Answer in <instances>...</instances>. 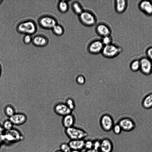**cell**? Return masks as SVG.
I'll use <instances>...</instances> for the list:
<instances>
[{"mask_svg": "<svg viewBox=\"0 0 152 152\" xmlns=\"http://www.w3.org/2000/svg\"><path fill=\"white\" fill-rule=\"evenodd\" d=\"M69 152H82V151L71 150Z\"/></svg>", "mask_w": 152, "mask_h": 152, "instance_id": "f35d334b", "label": "cell"}, {"mask_svg": "<svg viewBox=\"0 0 152 152\" xmlns=\"http://www.w3.org/2000/svg\"><path fill=\"white\" fill-rule=\"evenodd\" d=\"M93 148V140L88 139L85 140L84 149L88 150Z\"/></svg>", "mask_w": 152, "mask_h": 152, "instance_id": "4dcf8cb0", "label": "cell"}, {"mask_svg": "<svg viewBox=\"0 0 152 152\" xmlns=\"http://www.w3.org/2000/svg\"><path fill=\"white\" fill-rule=\"evenodd\" d=\"M64 133L70 140H85L88 135L85 130L74 126L65 129Z\"/></svg>", "mask_w": 152, "mask_h": 152, "instance_id": "6da1fadb", "label": "cell"}, {"mask_svg": "<svg viewBox=\"0 0 152 152\" xmlns=\"http://www.w3.org/2000/svg\"><path fill=\"white\" fill-rule=\"evenodd\" d=\"M76 81L78 84L80 85H83L85 83V79L83 76L80 75L77 77Z\"/></svg>", "mask_w": 152, "mask_h": 152, "instance_id": "836d02e7", "label": "cell"}, {"mask_svg": "<svg viewBox=\"0 0 152 152\" xmlns=\"http://www.w3.org/2000/svg\"><path fill=\"white\" fill-rule=\"evenodd\" d=\"M99 123L102 129L106 132H109L112 131L114 125L112 117L107 114H104L101 117Z\"/></svg>", "mask_w": 152, "mask_h": 152, "instance_id": "277c9868", "label": "cell"}, {"mask_svg": "<svg viewBox=\"0 0 152 152\" xmlns=\"http://www.w3.org/2000/svg\"><path fill=\"white\" fill-rule=\"evenodd\" d=\"M53 32L56 35L61 36L64 33V29L60 25L56 24L52 29Z\"/></svg>", "mask_w": 152, "mask_h": 152, "instance_id": "d4e9b609", "label": "cell"}, {"mask_svg": "<svg viewBox=\"0 0 152 152\" xmlns=\"http://www.w3.org/2000/svg\"><path fill=\"white\" fill-rule=\"evenodd\" d=\"M4 130L2 125L0 124V135H1Z\"/></svg>", "mask_w": 152, "mask_h": 152, "instance_id": "8d00e7d4", "label": "cell"}, {"mask_svg": "<svg viewBox=\"0 0 152 152\" xmlns=\"http://www.w3.org/2000/svg\"><path fill=\"white\" fill-rule=\"evenodd\" d=\"M112 38L110 35L102 37L101 40L104 46L112 44Z\"/></svg>", "mask_w": 152, "mask_h": 152, "instance_id": "f1b7e54d", "label": "cell"}, {"mask_svg": "<svg viewBox=\"0 0 152 152\" xmlns=\"http://www.w3.org/2000/svg\"><path fill=\"white\" fill-rule=\"evenodd\" d=\"M17 28L18 31L21 33L31 35L36 32L37 27L34 22L27 20L19 23Z\"/></svg>", "mask_w": 152, "mask_h": 152, "instance_id": "7a4b0ae2", "label": "cell"}, {"mask_svg": "<svg viewBox=\"0 0 152 152\" xmlns=\"http://www.w3.org/2000/svg\"><path fill=\"white\" fill-rule=\"evenodd\" d=\"M4 112L5 114L9 118L16 113L15 108L10 104H7L4 107Z\"/></svg>", "mask_w": 152, "mask_h": 152, "instance_id": "44dd1931", "label": "cell"}, {"mask_svg": "<svg viewBox=\"0 0 152 152\" xmlns=\"http://www.w3.org/2000/svg\"><path fill=\"white\" fill-rule=\"evenodd\" d=\"M115 8L118 13H121L124 12L126 9L127 3L124 0H117L115 1Z\"/></svg>", "mask_w": 152, "mask_h": 152, "instance_id": "d6986e66", "label": "cell"}, {"mask_svg": "<svg viewBox=\"0 0 152 152\" xmlns=\"http://www.w3.org/2000/svg\"><path fill=\"white\" fill-rule=\"evenodd\" d=\"M121 127L122 131L128 132L134 129L136 127L134 121L131 118L124 117L120 119L118 123Z\"/></svg>", "mask_w": 152, "mask_h": 152, "instance_id": "8992f818", "label": "cell"}, {"mask_svg": "<svg viewBox=\"0 0 152 152\" xmlns=\"http://www.w3.org/2000/svg\"><path fill=\"white\" fill-rule=\"evenodd\" d=\"M75 122V117L71 113L63 116L61 121L62 125L65 129L74 126Z\"/></svg>", "mask_w": 152, "mask_h": 152, "instance_id": "2e32d148", "label": "cell"}, {"mask_svg": "<svg viewBox=\"0 0 152 152\" xmlns=\"http://www.w3.org/2000/svg\"><path fill=\"white\" fill-rule=\"evenodd\" d=\"M4 136V139L10 142H17L22 139V135H20L19 131L14 128L10 131H6Z\"/></svg>", "mask_w": 152, "mask_h": 152, "instance_id": "8fae6325", "label": "cell"}, {"mask_svg": "<svg viewBox=\"0 0 152 152\" xmlns=\"http://www.w3.org/2000/svg\"><path fill=\"white\" fill-rule=\"evenodd\" d=\"M79 17L80 21L86 26H93L96 22L95 16L89 11H83L79 15Z\"/></svg>", "mask_w": 152, "mask_h": 152, "instance_id": "5b68a950", "label": "cell"}, {"mask_svg": "<svg viewBox=\"0 0 152 152\" xmlns=\"http://www.w3.org/2000/svg\"><path fill=\"white\" fill-rule=\"evenodd\" d=\"M2 72V67L1 64H0V78L1 77Z\"/></svg>", "mask_w": 152, "mask_h": 152, "instance_id": "74e56055", "label": "cell"}, {"mask_svg": "<svg viewBox=\"0 0 152 152\" xmlns=\"http://www.w3.org/2000/svg\"><path fill=\"white\" fill-rule=\"evenodd\" d=\"M104 45L101 40H96L92 41L88 46V50L92 54H98L102 52Z\"/></svg>", "mask_w": 152, "mask_h": 152, "instance_id": "4fadbf2b", "label": "cell"}, {"mask_svg": "<svg viewBox=\"0 0 152 152\" xmlns=\"http://www.w3.org/2000/svg\"><path fill=\"white\" fill-rule=\"evenodd\" d=\"M66 104L68 108L72 111L75 108V104L73 100L70 98L68 99L66 101Z\"/></svg>", "mask_w": 152, "mask_h": 152, "instance_id": "83f0119b", "label": "cell"}, {"mask_svg": "<svg viewBox=\"0 0 152 152\" xmlns=\"http://www.w3.org/2000/svg\"><path fill=\"white\" fill-rule=\"evenodd\" d=\"M14 125L9 119H7L4 121L2 126L6 131H10L13 129Z\"/></svg>", "mask_w": 152, "mask_h": 152, "instance_id": "484cf974", "label": "cell"}, {"mask_svg": "<svg viewBox=\"0 0 152 152\" xmlns=\"http://www.w3.org/2000/svg\"><path fill=\"white\" fill-rule=\"evenodd\" d=\"M140 9L146 14L152 15V3L151 1L143 0L139 4Z\"/></svg>", "mask_w": 152, "mask_h": 152, "instance_id": "e0dca14e", "label": "cell"}, {"mask_svg": "<svg viewBox=\"0 0 152 152\" xmlns=\"http://www.w3.org/2000/svg\"><path fill=\"white\" fill-rule=\"evenodd\" d=\"M84 152H100L99 151L96 150L93 148L88 150H86Z\"/></svg>", "mask_w": 152, "mask_h": 152, "instance_id": "d590c367", "label": "cell"}, {"mask_svg": "<svg viewBox=\"0 0 152 152\" xmlns=\"http://www.w3.org/2000/svg\"><path fill=\"white\" fill-rule=\"evenodd\" d=\"M140 71L145 75H149L152 72V62L148 58L143 57L140 60Z\"/></svg>", "mask_w": 152, "mask_h": 152, "instance_id": "ba28073f", "label": "cell"}, {"mask_svg": "<svg viewBox=\"0 0 152 152\" xmlns=\"http://www.w3.org/2000/svg\"><path fill=\"white\" fill-rule=\"evenodd\" d=\"M121 51L120 47L112 43L104 46L102 53L106 57L112 58L117 56Z\"/></svg>", "mask_w": 152, "mask_h": 152, "instance_id": "3957f363", "label": "cell"}, {"mask_svg": "<svg viewBox=\"0 0 152 152\" xmlns=\"http://www.w3.org/2000/svg\"><path fill=\"white\" fill-rule=\"evenodd\" d=\"M32 39L31 35L26 34L23 37V41L25 44H28L32 42Z\"/></svg>", "mask_w": 152, "mask_h": 152, "instance_id": "d6a6232c", "label": "cell"}, {"mask_svg": "<svg viewBox=\"0 0 152 152\" xmlns=\"http://www.w3.org/2000/svg\"><path fill=\"white\" fill-rule=\"evenodd\" d=\"M72 8L75 13L79 15L84 11L81 5L77 2H75L72 3Z\"/></svg>", "mask_w": 152, "mask_h": 152, "instance_id": "603a6c76", "label": "cell"}, {"mask_svg": "<svg viewBox=\"0 0 152 152\" xmlns=\"http://www.w3.org/2000/svg\"><path fill=\"white\" fill-rule=\"evenodd\" d=\"M96 31L97 33L102 37L110 35L111 33V30L109 27L103 23L98 25L96 27Z\"/></svg>", "mask_w": 152, "mask_h": 152, "instance_id": "9a60e30c", "label": "cell"}, {"mask_svg": "<svg viewBox=\"0 0 152 152\" xmlns=\"http://www.w3.org/2000/svg\"><path fill=\"white\" fill-rule=\"evenodd\" d=\"M1 1H2L0 0V3H1Z\"/></svg>", "mask_w": 152, "mask_h": 152, "instance_id": "60d3db41", "label": "cell"}, {"mask_svg": "<svg viewBox=\"0 0 152 152\" xmlns=\"http://www.w3.org/2000/svg\"><path fill=\"white\" fill-rule=\"evenodd\" d=\"M130 68L132 71L134 72L140 70V60L135 59L132 61L130 64Z\"/></svg>", "mask_w": 152, "mask_h": 152, "instance_id": "cb8c5ba5", "label": "cell"}, {"mask_svg": "<svg viewBox=\"0 0 152 152\" xmlns=\"http://www.w3.org/2000/svg\"><path fill=\"white\" fill-rule=\"evenodd\" d=\"M48 40L45 37L42 35H37L32 39V42L35 45L42 47L46 45L48 43Z\"/></svg>", "mask_w": 152, "mask_h": 152, "instance_id": "ac0fdd59", "label": "cell"}, {"mask_svg": "<svg viewBox=\"0 0 152 152\" xmlns=\"http://www.w3.org/2000/svg\"><path fill=\"white\" fill-rule=\"evenodd\" d=\"M59 10L62 13L67 12L69 9V5L67 1L61 0L59 1L58 4Z\"/></svg>", "mask_w": 152, "mask_h": 152, "instance_id": "7402d4cb", "label": "cell"}, {"mask_svg": "<svg viewBox=\"0 0 152 152\" xmlns=\"http://www.w3.org/2000/svg\"><path fill=\"white\" fill-rule=\"evenodd\" d=\"M151 1L152 2V0Z\"/></svg>", "mask_w": 152, "mask_h": 152, "instance_id": "b9f144b4", "label": "cell"}, {"mask_svg": "<svg viewBox=\"0 0 152 152\" xmlns=\"http://www.w3.org/2000/svg\"><path fill=\"white\" fill-rule=\"evenodd\" d=\"M14 125L19 126L23 124L27 121V117L24 113H15L9 119Z\"/></svg>", "mask_w": 152, "mask_h": 152, "instance_id": "7c38bea8", "label": "cell"}, {"mask_svg": "<svg viewBox=\"0 0 152 152\" xmlns=\"http://www.w3.org/2000/svg\"><path fill=\"white\" fill-rule=\"evenodd\" d=\"M38 22L42 27L47 29H52L57 24L56 19L49 16H45L41 17Z\"/></svg>", "mask_w": 152, "mask_h": 152, "instance_id": "52a82bcc", "label": "cell"}, {"mask_svg": "<svg viewBox=\"0 0 152 152\" xmlns=\"http://www.w3.org/2000/svg\"><path fill=\"white\" fill-rule=\"evenodd\" d=\"M100 139H96L93 140V148L99 151L100 146Z\"/></svg>", "mask_w": 152, "mask_h": 152, "instance_id": "1f68e13d", "label": "cell"}, {"mask_svg": "<svg viewBox=\"0 0 152 152\" xmlns=\"http://www.w3.org/2000/svg\"><path fill=\"white\" fill-rule=\"evenodd\" d=\"M146 53L148 58L152 62V47L148 48L146 50Z\"/></svg>", "mask_w": 152, "mask_h": 152, "instance_id": "e575fe53", "label": "cell"}, {"mask_svg": "<svg viewBox=\"0 0 152 152\" xmlns=\"http://www.w3.org/2000/svg\"><path fill=\"white\" fill-rule=\"evenodd\" d=\"M112 130L115 134L118 135L121 133L122 130L120 125L117 123L114 124Z\"/></svg>", "mask_w": 152, "mask_h": 152, "instance_id": "f546056e", "label": "cell"}, {"mask_svg": "<svg viewBox=\"0 0 152 152\" xmlns=\"http://www.w3.org/2000/svg\"><path fill=\"white\" fill-rule=\"evenodd\" d=\"M53 110L56 114L63 117L71 114L72 112L65 103H63L56 104L54 106Z\"/></svg>", "mask_w": 152, "mask_h": 152, "instance_id": "30bf717a", "label": "cell"}, {"mask_svg": "<svg viewBox=\"0 0 152 152\" xmlns=\"http://www.w3.org/2000/svg\"><path fill=\"white\" fill-rule=\"evenodd\" d=\"M142 105L146 109L152 107V93L147 94L144 98L142 102Z\"/></svg>", "mask_w": 152, "mask_h": 152, "instance_id": "ffe728a7", "label": "cell"}, {"mask_svg": "<svg viewBox=\"0 0 152 152\" xmlns=\"http://www.w3.org/2000/svg\"><path fill=\"white\" fill-rule=\"evenodd\" d=\"M54 152H64L61 150H60V149H58L56 150Z\"/></svg>", "mask_w": 152, "mask_h": 152, "instance_id": "ab89813d", "label": "cell"}, {"mask_svg": "<svg viewBox=\"0 0 152 152\" xmlns=\"http://www.w3.org/2000/svg\"><path fill=\"white\" fill-rule=\"evenodd\" d=\"M100 152H112L114 145L111 139L107 137H104L100 139Z\"/></svg>", "mask_w": 152, "mask_h": 152, "instance_id": "9c48e42d", "label": "cell"}, {"mask_svg": "<svg viewBox=\"0 0 152 152\" xmlns=\"http://www.w3.org/2000/svg\"><path fill=\"white\" fill-rule=\"evenodd\" d=\"M85 140H70L68 142L71 150L82 151L84 149Z\"/></svg>", "mask_w": 152, "mask_h": 152, "instance_id": "5bb4252c", "label": "cell"}, {"mask_svg": "<svg viewBox=\"0 0 152 152\" xmlns=\"http://www.w3.org/2000/svg\"><path fill=\"white\" fill-rule=\"evenodd\" d=\"M59 149L64 152H69L71 149L68 142L61 143L59 145Z\"/></svg>", "mask_w": 152, "mask_h": 152, "instance_id": "4316f807", "label": "cell"}]
</instances>
